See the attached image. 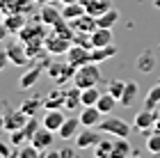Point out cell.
Listing matches in <instances>:
<instances>
[{"label":"cell","instance_id":"29","mask_svg":"<svg viewBox=\"0 0 160 158\" xmlns=\"http://www.w3.org/2000/svg\"><path fill=\"white\" fill-rule=\"evenodd\" d=\"M98 96H101V92H98V87H96V85H92V87L80 89V101H82V105H96Z\"/></svg>","mask_w":160,"mask_h":158},{"label":"cell","instance_id":"19","mask_svg":"<svg viewBox=\"0 0 160 158\" xmlns=\"http://www.w3.org/2000/svg\"><path fill=\"white\" fill-rule=\"evenodd\" d=\"M137 94H140V83H137V80H128L126 87H123V94L119 99V103L123 108H130V105L137 101Z\"/></svg>","mask_w":160,"mask_h":158},{"label":"cell","instance_id":"24","mask_svg":"<svg viewBox=\"0 0 160 158\" xmlns=\"http://www.w3.org/2000/svg\"><path fill=\"white\" fill-rule=\"evenodd\" d=\"M130 154H133V149H130V145H128V138H117V135H114V140H112V156L110 158H128Z\"/></svg>","mask_w":160,"mask_h":158},{"label":"cell","instance_id":"10","mask_svg":"<svg viewBox=\"0 0 160 158\" xmlns=\"http://www.w3.org/2000/svg\"><path fill=\"white\" fill-rule=\"evenodd\" d=\"M89 53H92V48H89V46L76 44V41H73V46H71L69 51H67V55H69V62L73 64L76 69H78V67H82V64H87V62H92Z\"/></svg>","mask_w":160,"mask_h":158},{"label":"cell","instance_id":"14","mask_svg":"<svg viewBox=\"0 0 160 158\" xmlns=\"http://www.w3.org/2000/svg\"><path fill=\"white\" fill-rule=\"evenodd\" d=\"M89 44H92V48H101V46L114 44L112 41V28H96V30L89 34Z\"/></svg>","mask_w":160,"mask_h":158},{"label":"cell","instance_id":"20","mask_svg":"<svg viewBox=\"0 0 160 158\" xmlns=\"http://www.w3.org/2000/svg\"><path fill=\"white\" fill-rule=\"evenodd\" d=\"M78 131H80V117H67L57 133H60L62 140H73Z\"/></svg>","mask_w":160,"mask_h":158},{"label":"cell","instance_id":"15","mask_svg":"<svg viewBox=\"0 0 160 158\" xmlns=\"http://www.w3.org/2000/svg\"><path fill=\"white\" fill-rule=\"evenodd\" d=\"M64 112H62V108H55V110H46V115H43V119H41V126H46L50 128V131H60V126L64 124Z\"/></svg>","mask_w":160,"mask_h":158},{"label":"cell","instance_id":"13","mask_svg":"<svg viewBox=\"0 0 160 158\" xmlns=\"http://www.w3.org/2000/svg\"><path fill=\"white\" fill-rule=\"evenodd\" d=\"M98 140H101V135L94 131L92 126H85V131H78L76 133V147L78 149H89V147L96 145Z\"/></svg>","mask_w":160,"mask_h":158},{"label":"cell","instance_id":"42","mask_svg":"<svg viewBox=\"0 0 160 158\" xmlns=\"http://www.w3.org/2000/svg\"><path fill=\"white\" fill-rule=\"evenodd\" d=\"M156 131H160V110H158V108H156Z\"/></svg>","mask_w":160,"mask_h":158},{"label":"cell","instance_id":"22","mask_svg":"<svg viewBox=\"0 0 160 158\" xmlns=\"http://www.w3.org/2000/svg\"><path fill=\"white\" fill-rule=\"evenodd\" d=\"M39 78H41V67H32L18 78V87L21 89H32L34 85L39 83Z\"/></svg>","mask_w":160,"mask_h":158},{"label":"cell","instance_id":"34","mask_svg":"<svg viewBox=\"0 0 160 158\" xmlns=\"http://www.w3.org/2000/svg\"><path fill=\"white\" fill-rule=\"evenodd\" d=\"M94 156L96 158H110L112 156V140H98L94 145Z\"/></svg>","mask_w":160,"mask_h":158},{"label":"cell","instance_id":"12","mask_svg":"<svg viewBox=\"0 0 160 158\" xmlns=\"http://www.w3.org/2000/svg\"><path fill=\"white\" fill-rule=\"evenodd\" d=\"M2 117H5V131H9V133L16 131V128H21V126H25L28 119H30L21 108H18V110H7Z\"/></svg>","mask_w":160,"mask_h":158},{"label":"cell","instance_id":"44","mask_svg":"<svg viewBox=\"0 0 160 158\" xmlns=\"http://www.w3.org/2000/svg\"><path fill=\"white\" fill-rule=\"evenodd\" d=\"M62 5H67V3H80V0H60Z\"/></svg>","mask_w":160,"mask_h":158},{"label":"cell","instance_id":"2","mask_svg":"<svg viewBox=\"0 0 160 158\" xmlns=\"http://www.w3.org/2000/svg\"><path fill=\"white\" fill-rule=\"evenodd\" d=\"M96 131H101V133H108L110 138H128L130 135V124L123 117H117V115H108L105 119H101L98 124H96Z\"/></svg>","mask_w":160,"mask_h":158},{"label":"cell","instance_id":"37","mask_svg":"<svg viewBox=\"0 0 160 158\" xmlns=\"http://www.w3.org/2000/svg\"><path fill=\"white\" fill-rule=\"evenodd\" d=\"M147 149L151 154H160V131H156L153 135H149L147 140Z\"/></svg>","mask_w":160,"mask_h":158},{"label":"cell","instance_id":"26","mask_svg":"<svg viewBox=\"0 0 160 158\" xmlns=\"http://www.w3.org/2000/svg\"><path fill=\"white\" fill-rule=\"evenodd\" d=\"M82 105V101H80V87H67V96H64V108L67 110H76V108Z\"/></svg>","mask_w":160,"mask_h":158},{"label":"cell","instance_id":"5","mask_svg":"<svg viewBox=\"0 0 160 158\" xmlns=\"http://www.w3.org/2000/svg\"><path fill=\"white\" fill-rule=\"evenodd\" d=\"M46 71H48V76L55 80V85H67L69 80H73L76 67H73L71 62H67V64L53 62V64H48V67H46Z\"/></svg>","mask_w":160,"mask_h":158},{"label":"cell","instance_id":"41","mask_svg":"<svg viewBox=\"0 0 160 158\" xmlns=\"http://www.w3.org/2000/svg\"><path fill=\"white\" fill-rule=\"evenodd\" d=\"M7 34H9V30H7V25L0 21V41H5L7 39Z\"/></svg>","mask_w":160,"mask_h":158},{"label":"cell","instance_id":"40","mask_svg":"<svg viewBox=\"0 0 160 158\" xmlns=\"http://www.w3.org/2000/svg\"><path fill=\"white\" fill-rule=\"evenodd\" d=\"M57 151H60V158H71V156H73V149H71V147H64V149H57Z\"/></svg>","mask_w":160,"mask_h":158},{"label":"cell","instance_id":"6","mask_svg":"<svg viewBox=\"0 0 160 158\" xmlns=\"http://www.w3.org/2000/svg\"><path fill=\"white\" fill-rule=\"evenodd\" d=\"M7 51V57H9V62L14 64V67H25L28 62L32 60L30 55H28V48H25V41H21V39H16V41H12L9 46L5 48Z\"/></svg>","mask_w":160,"mask_h":158},{"label":"cell","instance_id":"33","mask_svg":"<svg viewBox=\"0 0 160 158\" xmlns=\"http://www.w3.org/2000/svg\"><path fill=\"white\" fill-rule=\"evenodd\" d=\"M156 67V57L153 53H142L140 57H137V69L142 71V74H149V71H153Z\"/></svg>","mask_w":160,"mask_h":158},{"label":"cell","instance_id":"4","mask_svg":"<svg viewBox=\"0 0 160 158\" xmlns=\"http://www.w3.org/2000/svg\"><path fill=\"white\" fill-rule=\"evenodd\" d=\"M37 128H39L37 117H30L25 126H21V128H16V131H12V133H9V145H14V147L28 145V142L32 140V135H34V131H37Z\"/></svg>","mask_w":160,"mask_h":158},{"label":"cell","instance_id":"28","mask_svg":"<svg viewBox=\"0 0 160 158\" xmlns=\"http://www.w3.org/2000/svg\"><path fill=\"white\" fill-rule=\"evenodd\" d=\"M117 103H119L117 99H114V96L110 94V92H105V94H101V96H98L96 108H98V110L103 112V115H110V112L114 110V105H117Z\"/></svg>","mask_w":160,"mask_h":158},{"label":"cell","instance_id":"16","mask_svg":"<svg viewBox=\"0 0 160 158\" xmlns=\"http://www.w3.org/2000/svg\"><path fill=\"white\" fill-rule=\"evenodd\" d=\"M101 119H103V112H101L96 105H82V112H80V124L82 126L96 128V124Z\"/></svg>","mask_w":160,"mask_h":158},{"label":"cell","instance_id":"9","mask_svg":"<svg viewBox=\"0 0 160 158\" xmlns=\"http://www.w3.org/2000/svg\"><path fill=\"white\" fill-rule=\"evenodd\" d=\"M34 5H37L34 0H0L2 16H7V14H28L32 12Z\"/></svg>","mask_w":160,"mask_h":158},{"label":"cell","instance_id":"11","mask_svg":"<svg viewBox=\"0 0 160 158\" xmlns=\"http://www.w3.org/2000/svg\"><path fill=\"white\" fill-rule=\"evenodd\" d=\"M133 126L137 128L140 133L147 135L151 128L156 126V110H149V108H144V110H140L135 115V119H133Z\"/></svg>","mask_w":160,"mask_h":158},{"label":"cell","instance_id":"31","mask_svg":"<svg viewBox=\"0 0 160 158\" xmlns=\"http://www.w3.org/2000/svg\"><path fill=\"white\" fill-rule=\"evenodd\" d=\"M85 14V7H82V3H67L62 7V16L67 18V21H71V18H78V16H82Z\"/></svg>","mask_w":160,"mask_h":158},{"label":"cell","instance_id":"36","mask_svg":"<svg viewBox=\"0 0 160 158\" xmlns=\"http://www.w3.org/2000/svg\"><path fill=\"white\" fill-rule=\"evenodd\" d=\"M16 154H18V158H39V156H41V151H39V149L32 145V142H30L28 147H23V145H21Z\"/></svg>","mask_w":160,"mask_h":158},{"label":"cell","instance_id":"45","mask_svg":"<svg viewBox=\"0 0 160 158\" xmlns=\"http://www.w3.org/2000/svg\"><path fill=\"white\" fill-rule=\"evenodd\" d=\"M153 7H158V9H160V0H153Z\"/></svg>","mask_w":160,"mask_h":158},{"label":"cell","instance_id":"25","mask_svg":"<svg viewBox=\"0 0 160 158\" xmlns=\"http://www.w3.org/2000/svg\"><path fill=\"white\" fill-rule=\"evenodd\" d=\"M114 55H117V46H114V44L101 46V48H92V53H89L92 62H96V64H101L103 60H108V57H114Z\"/></svg>","mask_w":160,"mask_h":158},{"label":"cell","instance_id":"43","mask_svg":"<svg viewBox=\"0 0 160 158\" xmlns=\"http://www.w3.org/2000/svg\"><path fill=\"white\" fill-rule=\"evenodd\" d=\"M37 5H46V3H55V0H34Z\"/></svg>","mask_w":160,"mask_h":158},{"label":"cell","instance_id":"18","mask_svg":"<svg viewBox=\"0 0 160 158\" xmlns=\"http://www.w3.org/2000/svg\"><path fill=\"white\" fill-rule=\"evenodd\" d=\"M64 96H67V87H64V85H60L57 89H53L46 99H43V108H46V110L64 108Z\"/></svg>","mask_w":160,"mask_h":158},{"label":"cell","instance_id":"8","mask_svg":"<svg viewBox=\"0 0 160 158\" xmlns=\"http://www.w3.org/2000/svg\"><path fill=\"white\" fill-rule=\"evenodd\" d=\"M55 131H50V128H46V126H39L37 131H34V135H32V145L39 149L41 154H48L50 151V147H53V140H55V135H53Z\"/></svg>","mask_w":160,"mask_h":158},{"label":"cell","instance_id":"21","mask_svg":"<svg viewBox=\"0 0 160 158\" xmlns=\"http://www.w3.org/2000/svg\"><path fill=\"white\" fill-rule=\"evenodd\" d=\"M85 7L87 14H92V16H101L103 12H108L112 7V0H80Z\"/></svg>","mask_w":160,"mask_h":158},{"label":"cell","instance_id":"23","mask_svg":"<svg viewBox=\"0 0 160 158\" xmlns=\"http://www.w3.org/2000/svg\"><path fill=\"white\" fill-rule=\"evenodd\" d=\"M2 23L7 25V30H9V34H18L21 30L25 28V14H7V16L2 18Z\"/></svg>","mask_w":160,"mask_h":158},{"label":"cell","instance_id":"3","mask_svg":"<svg viewBox=\"0 0 160 158\" xmlns=\"http://www.w3.org/2000/svg\"><path fill=\"white\" fill-rule=\"evenodd\" d=\"M71 46H73V39L62 37V34H57L55 30H50L46 34V39H43V48H46V53H50V55H62V53H67Z\"/></svg>","mask_w":160,"mask_h":158},{"label":"cell","instance_id":"35","mask_svg":"<svg viewBox=\"0 0 160 158\" xmlns=\"http://www.w3.org/2000/svg\"><path fill=\"white\" fill-rule=\"evenodd\" d=\"M123 87H126V83L119 80V78H112V80L108 83V92H110V94H112L114 99H117V101H119L121 94H123Z\"/></svg>","mask_w":160,"mask_h":158},{"label":"cell","instance_id":"32","mask_svg":"<svg viewBox=\"0 0 160 158\" xmlns=\"http://www.w3.org/2000/svg\"><path fill=\"white\" fill-rule=\"evenodd\" d=\"M43 108V101L37 96H32V99H28V101H23V105H21V110H23L28 117H37V112Z\"/></svg>","mask_w":160,"mask_h":158},{"label":"cell","instance_id":"17","mask_svg":"<svg viewBox=\"0 0 160 158\" xmlns=\"http://www.w3.org/2000/svg\"><path fill=\"white\" fill-rule=\"evenodd\" d=\"M62 18V9H55L53 3H46V5H41V12H39V21L43 25H48V28H53L57 21Z\"/></svg>","mask_w":160,"mask_h":158},{"label":"cell","instance_id":"38","mask_svg":"<svg viewBox=\"0 0 160 158\" xmlns=\"http://www.w3.org/2000/svg\"><path fill=\"white\" fill-rule=\"evenodd\" d=\"M14 151H12V147L7 145V142H2L0 140V158H7V156H12Z\"/></svg>","mask_w":160,"mask_h":158},{"label":"cell","instance_id":"39","mask_svg":"<svg viewBox=\"0 0 160 158\" xmlns=\"http://www.w3.org/2000/svg\"><path fill=\"white\" fill-rule=\"evenodd\" d=\"M9 64V57H7V51H0V74L5 71V67Z\"/></svg>","mask_w":160,"mask_h":158},{"label":"cell","instance_id":"1","mask_svg":"<svg viewBox=\"0 0 160 158\" xmlns=\"http://www.w3.org/2000/svg\"><path fill=\"white\" fill-rule=\"evenodd\" d=\"M101 80H103V76H101V67L96 62H87V64H82V67L76 69L73 80H71V83H73L76 87L85 89V87H92V85H98Z\"/></svg>","mask_w":160,"mask_h":158},{"label":"cell","instance_id":"27","mask_svg":"<svg viewBox=\"0 0 160 158\" xmlns=\"http://www.w3.org/2000/svg\"><path fill=\"white\" fill-rule=\"evenodd\" d=\"M119 21V9H114V7H110L108 12H103L101 16H96V23L98 28H112L114 23Z\"/></svg>","mask_w":160,"mask_h":158},{"label":"cell","instance_id":"30","mask_svg":"<svg viewBox=\"0 0 160 158\" xmlns=\"http://www.w3.org/2000/svg\"><path fill=\"white\" fill-rule=\"evenodd\" d=\"M160 105V83H156L153 87L147 92V96H144V108H149V110H156Z\"/></svg>","mask_w":160,"mask_h":158},{"label":"cell","instance_id":"7","mask_svg":"<svg viewBox=\"0 0 160 158\" xmlns=\"http://www.w3.org/2000/svg\"><path fill=\"white\" fill-rule=\"evenodd\" d=\"M69 25H71V30H73L76 34H92L98 28L96 16H92V14H87V12L82 14V16H78V18H71Z\"/></svg>","mask_w":160,"mask_h":158},{"label":"cell","instance_id":"46","mask_svg":"<svg viewBox=\"0 0 160 158\" xmlns=\"http://www.w3.org/2000/svg\"><path fill=\"white\" fill-rule=\"evenodd\" d=\"M0 16H2V7H0Z\"/></svg>","mask_w":160,"mask_h":158}]
</instances>
